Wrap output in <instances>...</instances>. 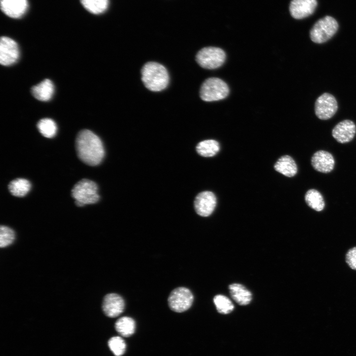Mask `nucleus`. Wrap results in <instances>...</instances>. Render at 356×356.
Listing matches in <instances>:
<instances>
[{
  "label": "nucleus",
  "mask_w": 356,
  "mask_h": 356,
  "mask_svg": "<svg viewBox=\"0 0 356 356\" xmlns=\"http://www.w3.org/2000/svg\"><path fill=\"white\" fill-rule=\"evenodd\" d=\"M76 149L79 159L89 166H96L102 161L105 151L100 138L88 130L80 131L76 139Z\"/></svg>",
  "instance_id": "1"
},
{
  "label": "nucleus",
  "mask_w": 356,
  "mask_h": 356,
  "mask_svg": "<svg viewBox=\"0 0 356 356\" xmlns=\"http://www.w3.org/2000/svg\"><path fill=\"white\" fill-rule=\"evenodd\" d=\"M311 164L316 171L322 173H328L333 170L335 160L332 155L329 152L319 150L315 152L312 156Z\"/></svg>",
  "instance_id": "15"
},
{
  "label": "nucleus",
  "mask_w": 356,
  "mask_h": 356,
  "mask_svg": "<svg viewBox=\"0 0 356 356\" xmlns=\"http://www.w3.org/2000/svg\"><path fill=\"white\" fill-rule=\"evenodd\" d=\"M225 58V53L222 49L212 46L201 49L196 56L198 64L208 69L220 67L224 63Z\"/></svg>",
  "instance_id": "6"
},
{
  "label": "nucleus",
  "mask_w": 356,
  "mask_h": 356,
  "mask_svg": "<svg viewBox=\"0 0 356 356\" xmlns=\"http://www.w3.org/2000/svg\"><path fill=\"white\" fill-rule=\"evenodd\" d=\"M97 184L93 181L82 179L74 186L72 189V196L75 204L82 207L87 204L96 203L99 199Z\"/></svg>",
  "instance_id": "3"
},
{
  "label": "nucleus",
  "mask_w": 356,
  "mask_h": 356,
  "mask_svg": "<svg viewBox=\"0 0 356 356\" xmlns=\"http://www.w3.org/2000/svg\"><path fill=\"white\" fill-rule=\"evenodd\" d=\"M109 349L116 356H121L125 352L126 344L124 339L120 336L111 338L108 342Z\"/></svg>",
  "instance_id": "26"
},
{
  "label": "nucleus",
  "mask_w": 356,
  "mask_h": 356,
  "mask_svg": "<svg viewBox=\"0 0 356 356\" xmlns=\"http://www.w3.org/2000/svg\"><path fill=\"white\" fill-rule=\"evenodd\" d=\"M115 328L122 336L128 337L134 333L135 322L134 319L130 317L123 316L116 321Z\"/></svg>",
  "instance_id": "19"
},
{
  "label": "nucleus",
  "mask_w": 356,
  "mask_h": 356,
  "mask_svg": "<svg viewBox=\"0 0 356 356\" xmlns=\"http://www.w3.org/2000/svg\"><path fill=\"white\" fill-rule=\"evenodd\" d=\"M229 289L232 299L239 305H247L251 302L252 293L243 285L233 283L229 286Z\"/></svg>",
  "instance_id": "17"
},
{
  "label": "nucleus",
  "mask_w": 356,
  "mask_h": 356,
  "mask_svg": "<svg viewBox=\"0 0 356 356\" xmlns=\"http://www.w3.org/2000/svg\"><path fill=\"white\" fill-rule=\"evenodd\" d=\"M141 73L144 86L151 91H161L169 84L168 73L165 67L160 63L147 62L143 66Z\"/></svg>",
  "instance_id": "2"
},
{
  "label": "nucleus",
  "mask_w": 356,
  "mask_h": 356,
  "mask_svg": "<svg viewBox=\"0 0 356 356\" xmlns=\"http://www.w3.org/2000/svg\"><path fill=\"white\" fill-rule=\"evenodd\" d=\"M1 11L7 16L20 18L27 12L29 4L27 0H0Z\"/></svg>",
  "instance_id": "12"
},
{
  "label": "nucleus",
  "mask_w": 356,
  "mask_h": 356,
  "mask_svg": "<svg viewBox=\"0 0 356 356\" xmlns=\"http://www.w3.org/2000/svg\"><path fill=\"white\" fill-rule=\"evenodd\" d=\"M214 303L218 312L222 314H228L234 309V305L230 300L222 295L215 296Z\"/></svg>",
  "instance_id": "25"
},
{
  "label": "nucleus",
  "mask_w": 356,
  "mask_h": 356,
  "mask_svg": "<svg viewBox=\"0 0 356 356\" xmlns=\"http://www.w3.org/2000/svg\"><path fill=\"white\" fill-rule=\"evenodd\" d=\"M19 57V49L17 43L13 39L2 36L0 41V63L3 66H9L15 63Z\"/></svg>",
  "instance_id": "9"
},
{
  "label": "nucleus",
  "mask_w": 356,
  "mask_h": 356,
  "mask_svg": "<svg viewBox=\"0 0 356 356\" xmlns=\"http://www.w3.org/2000/svg\"><path fill=\"white\" fill-rule=\"evenodd\" d=\"M338 109L335 97L329 93H324L316 100L314 111L316 116L321 120H328L332 117Z\"/></svg>",
  "instance_id": "8"
},
{
  "label": "nucleus",
  "mask_w": 356,
  "mask_h": 356,
  "mask_svg": "<svg viewBox=\"0 0 356 356\" xmlns=\"http://www.w3.org/2000/svg\"><path fill=\"white\" fill-rule=\"evenodd\" d=\"M274 169L281 174L292 177L297 173V166L293 159L289 155L281 156L274 166Z\"/></svg>",
  "instance_id": "18"
},
{
  "label": "nucleus",
  "mask_w": 356,
  "mask_h": 356,
  "mask_svg": "<svg viewBox=\"0 0 356 356\" xmlns=\"http://www.w3.org/2000/svg\"><path fill=\"white\" fill-rule=\"evenodd\" d=\"M31 183L29 180L18 178L12 180L8 184V189L12 195L16 197L25 196L31 189Z\"/></svg>",
  "instance_id": "21"
},
{
  "label": "nucleus",
  "mask_w": 356,
  "mask_h": 356,
  "mask_svg": "<svg viewBox=\"0 0 356 356\" xmlns=\"http://www.w3.org/2000/svg\"><path fill=\"white\" fill-rule=\"evenodd\" d=\"M305 199L307 205L315 211L319 212L324 208L325 203L323 197L316 189L309 190L305 194Z\"/></svg>",
  "instance_id": "22"
},
{
  "label": "nucleus",
  "mask_w": 356,
  "mask_h": 356,
  "mask_svg": "<svg viewBox=\"0 0 356 356\" xmlns=\"http://www.w3.org/2000/svg\"><path fill=\"white\" fill-rule=\"evenodd\" d=\"M345 261L349 267L356 270V247L350 249L345 255Z\"/></svg>",
  "instance_id": "28"
},
{
  "label": "nucleus",
  "mask_w": 356,
  "mask_h": 356,
  "mask_svg": "<svg viewBox=\"0 0 356 356\" xmlns=\"http://www.w3.org/2000/svg\"><path fill=\"white\" fill-rule=\"evenodd\" d=\"M83 7L89 12L93 14H100L107 9L108 0H80Z\"/></svg>",
  "instance_id": "23"
},
{
  "label": "nucleus",
  "mask_w": 356,
  "mask_h": 356,
  "mask_svg": "<svg viewBox=\"0 0 356 356\" xmlns=\"http://www.w3.org/2000/svg\"><path fill=\"white\" fill-rule=\"evenodd\" d=\"M338 24L332 17L326 16L318 20L310 31L311 40L322 44L331 39L337 31Z\"/></svg>",
  "instance_id": "5"
},
{
  "label": "nucleus",
  "mask_w": 356,
  "mask_h": 356,
  "mask_svg": "<svg viewBox=\"0 0 356 356\" xmlns=\"http://www.w3.org/2000/svg\"><path fill=\"white\" fill-rule=\"evenodd\" d=\"M216 205V197L212 192L209 191L200 192L194 200L195 211L202 217H208L211 215Z\"/></svg>",
  "instance_id": "10"
},
{
  "label": "nucleus",
  "mask_w": 356,
  "mask_h": 356,
  "mask_svg": "<svg viewBox=\"0 0 356 356\" xmlns=\"http://www.w3.org/2000/svg\"><path fill=\"white\" fill-rule=\"evenodd\" d=\"M356 133V127L351 120H345L337 124L332 131L333 137L339 143L351 141Z\"/></svg>",
  "instance_id": "13"
},
{
  "label": "nucleus",
  "mask_w": 356,
  "mask_h": 356,
  "mask_svg": "<svg viewBox=\"0 0 356 356\" xmlns=\"http://www.w3.org/2000/svg\"><path fill=\"white\" fill-rule=\"evenodd\" d=\"M15 237L14 231L10 227L1 225L0 227V247L5 248L11 245Z\"/></svg>",
  "instance_id": "27"
},
{
  "label": "nucleus",
  "mask_w": 356,
  "mask_h": 356,
  "mask_svg": "<svg viewBox=\"0 0 356 356\" xmlns=\"http://www.w3.org/2000/svg\"><path fill=\"white\" fill-rule=\"evenodd\" d=\"M229 93L227 85L222 80L217 78H210L202 84L200 95L205 101H213L225 98Z\"/></svg>",
  "instance_id": "4"
},
{
  "label": "nucleus",
  "mask_w": 356,
  "mask_h": 356,
  "mask_svg": "<svg viewBox=\"0 0 356 356\" xmlns=\"http://www.w3.org/2000/svg\"><path fill=\"white\" fill-rule=\"evenodd\" d=\"M316 5V0H292L289 10L293 18L303 19L312 14Z\"/></svg>",
  "instance_id": "14"
},
{
  "label": "nucleus",
  "mask_w": 356,
  "mask_h": 356,
  "mask_svg": "<svg viewBox=\"0 0 356 356\" xmlns=\"http://www.w3.org/2000/svg\"><path fill=\"white\" fill-rule=\"evenodd\" d=\"M197 153L201 156L210 157L215 156L220 149L219 143L214 139L205 140L200 142L196 148Z\"/></svg>",
  "instance_id": "20"
},
{
  "label": "nucleus",
  "mask_w": 356,
  "mask_h": 356,
  "mask_svg": "<svg viewBox=\"0 0 356 356\" xmlns=\"http://www.w3.org/2000/svg\"><path fill=\"white\" fill-rule=\"evenodd\" d=\"M168 301L171 310L177 312H182L190 308L193 303V296L188 288L180 287L171 292Z\"/></svg>",
  "instance_id": "7"
},
{
  "label": "nucleus",
  "mask_w": 356,
  "mask_h": 356,
  "mask_svg": "<svg viewBox=\"0 0 356 356\" xmlns=\"http://www.w3.org/2000/svg\"><path fill=\"white\" fill-rule=\"evenodd\" d=\"M40 133L44 137L52 138L57 132V126L55 122L49 118L40 120L37 124Z\"/></svg>",
  "instance_id": "24"
},
{
  "label": "nucleus",
  "mask_w": 356,
  "mask_h": 356,
  "mask_svg": "<svg viewBox=\"0 0 356 356\" xmlns=\"http://www.w3.org/2000/svg\"><path fill=\"white\" fill-rule=\"evenodd\" d=\"M32 93L37 99L46 101L50 100L53 95L54 86L51 81L46 79L32 88Z\"/></svg>",
  "instance_id": "16"
},
{
  "label": "nucleus",
  "mask_w": 356,
  "mask_h": 356,
  "mask_svg": "<svg viewBox=\"0 0 356 356\" xmlns=\"http://www.w3.org/2000/svg\"><path fill=\"white\" fill-rule=\"evenodd\" d=\"M125 305V301L121 296L116 293H110L104 297L102 308L107 316L113 318L123 312Z\"/></svg>",
  "instance_id": "11"
}]
</instances>
